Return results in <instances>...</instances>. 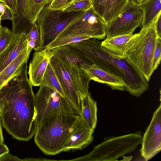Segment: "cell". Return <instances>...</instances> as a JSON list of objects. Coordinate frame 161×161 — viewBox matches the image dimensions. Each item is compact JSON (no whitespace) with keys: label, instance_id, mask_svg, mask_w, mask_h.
I'll list each match as a JSON object with an SVG mask.
<instances>
[{"label":"cell","instance_id":"cell-18","mask_svg":"<svg viewBox=\"0 0 161 161\" xmlns=\"http://www.w3.org/2000/svg\"><path fill=\"white\" fill-rule=\"evenodd\" d=\"M97 103L89 92L81 100V110L80 115L85 123L92 130L96 127L97 122Z\"/></svg>","mask_w":161,"mask_h":161},{"label":"cell","instance_id":"cell-11","mask_svg":"<svg viewBox=\"0 0 161 161\" xmlns=\"http://www.w3.org/2000/svg\"><path fill=\"white\" fill-rule=\"evenodd\" d=\"M94 132L80 115L65 143L63 151L81 150L88 146L93 141Z\"/></svg>","mask_w":161,"mask_h":161},{"label":"cell","instance_id":"cell-16","mask_svg":"<svg viewBox=\"0 0 161 161\" xmlns=\"http://www.w3.org/2000/svg\"><path fill=\"white\" fill-rule=\"evenodd\" d=\"M67 62L77 93L81 101L82 99L87 95L89 92V84L91 80L84 73L80 65L74 63Z\"/></svg>","mask_w":161,"mask_h":161},{"label":"cell","instance_id":"cell-40","mask_svg":"<svg viewBox=\"0 0 161 161\" xmlns=\"http://www.w3.org/2000/svg\"><path fill=\"white\" fill-rule=\"evenodd\" d=\"M0 2L5 4V2L4 0H0Z\"/></svg>","mask_w":161,"mask_h":161},{"label":"cell","instance_id":"cell-12","mask_svg":"<svg viewBox=\"0 0 161 161\" xmlns=\"http://www.w3.org/2000/svg\"><path fill=\"white\" fill-rule=\"evenodd\" d=\"M35 51L29 64V80L32 86H40L50 59L54 55L51 50L46 47Z\"/></svg>","mask_w":161,"mask_h":161},{"label":"cell","instance_id":"cell-1","mask_svg":"<svg viewBox=\"0 0 161 161\" xmlns=\"http://www.w3.org/2000/svg\"><path fill=\"white\" fill-rule=\"evenodd\" d=\"M27 69L26 63L21 72L0 90L2 125L13 137L25 141L32 138L37 127L35 95Z\"/></svg>","mask_w":161,"mask_h":161},{"label":"cell","instance_id":"cell-36","mask_svg":"<svg viewBox=\"0 0 161 161\" xmlns=\"http://www.w3.org/2000/svg\"><path fill=\"white\" fill-rule=\"evenodd\" d=\"M4 139L3 136L2 129V119L0 116V142H3Z\"/></svg>","mask_w":161,"mask_h":161},{"label":"cell","instance_id":"cell-5","mask_svg":"<svg viewBox=\"0 0 161 161\" xmlns=\"http://www.w3.org/2000/svg\"><path fill=\"white\" fill-rule=\"evenodd\" d=\"M83 11L65 12L51 8L48 4L41 12L36 21L40 34V49L46 47L77 18Z\"/></svg>","mask_w":161,"mask_h":161},{"label":"cell","instance_id":"cell-28","mask_svg":"<svg viewBox=\"0 0 161 161\" xmlns=\"http://www.w3.org/2000/svg\"><path fill=\"white\" fill-rule=\"evenodd\" d=\"M161 38L158 37L153 60V70L154 72L160 64L161 60Z\"/></svg>","mask_w":161,"mask_h":161},{"label":"cell","instance_id":"cell-31","mask_svg":"<svg viewBox=\"0 0 161 161\" xmlns=\"http://www.w3.org/2000/svg\"><path fill=\"white\" fill-rule=\"evenodd\" d=\"M4 0L5 2V4L8 6L13 12L14 19L16 16L17 13V0Z\"/></svg>","mask_w":161,"mask_h":161},{"label":"cell","instance_id":"cell-14","mask_svg":"<svg viewBox=\"0 0 161 161\" xmlns=\"http://www.w3.org/2000/svg\"><path fill=\"white\" fill-rule=\"evenodd\" d=\"M29 46L26 34H14L7 47L0 53V73Z\"/></svg>","mask_w":161,"mask_h":161},{"label":"cell","instance_id":"cell-9","mask_svg":"<svg viewBox=\"0 0 161 161\" xmlns=\"http://www.w3.org/2000/svg\"><path fill=\"white\" fill-rule=\"evenodd\" d=\"M50 62L61 86L65 98L75 111L80 114L81 101L77 93L67 62L54 55L50 59Z\"/></svg>","mask_w":161,"mask_h":161},{"label":"cell","instance_id":"cell-10","mask_svg":"<svg viewBox=\"0 0 161 161\" xmlns=\"http://www.w3.org/2000/svg\"><path fill=\"white\" fill-rule=\"evenodd\" d=\"M140 154L145 161L156 155L161 150V105L153 113L151 120L142 136Z\"/></svg>","mask_w":161,"mask_h":161},{"label":"cell","instance_id":"cell-35","mask_svg":"<svg viewBox=\"0 0 161 161\" xmlns=\"http://www.w3.org/2000/svg\"><path fill=\"white\" fill-rule=\"evenodd\" d=\"M9 152V150L6 145L3 142H0V157Z\"/></svg>","mask_w":161,"mask_h":161},{"label":"cell","instance_id":"cell-26","mask_svg":"<svg viewBox=\"0 0 161 161\" xmlns=\"http://www.w3.org/2000/svg\"><path fill=\"white\" fill-rule=\"evenodd\" d=\"M92 6V0H81L70 3L62 10L65 12L84 11Z\"/></svg>","mask_w":161,"mask_h":161},{"label":"cell","instance_id":"cell-37","mask_svg":"<svg viewBox=\"0 0 161 161\" xmlns=\"http://www.w3.org/2000/svg\"><path fill=\"white\" fill-rule=\"evenodd\" d=\"M6 6V5L2 3H0V14H2L3 13L5 7Z\"/></svg>","mask_w":161,"mask_h":161},{"label":"cell","instance_id":"cell-30","mask_svg":"<svg viewBox=\"0 0 161 161\" xmlns=\"http://www.w3.org/2000/svg\"><path fill=\"white\" fill-rule=\"evenodd\" d=\"M71 0H50L48 4L49 7L55 10L63 9L71 3Z\"/></svg>","mask_w":161,"mask_h":161},{"label":"cell","instance_id":"cell-20","mask_svg":"<svg viewBox=\"0 0 161 161\" xmlns=\"http://www.w3.org/2000/svg\"><path fill=\"white\" fill-rule=\"evenodd\" d=\"M161 0H145L138 4L142 14L141 28L150 25L161 13Z\"/></svg>","mask_w":161,"mask_h":161},{"label":"cell","instance_id":"cell-33","mask_svg":"<svg viewBox=\"0 0 161 161\" xmlns=\"http://www.w3.org/2000/svg\"><path fill=\"white\" fill-rule=\"evenodd\" d=\"M22 161L18 157L11 155L8 152L6 153L0 157V161Z\"/></svg>","mask_w":161,"mask_h":161},{"label":"cell","instance_id":"cell-23","mask_svg":"<svg viewBox=\"0 0 161 161\" xmlns=\"http://www.w3.org/2000/svg\"><path fill=\"white\" fill-rule=\"evenodd\" d=\"M129 0H106L103 19L107 25L122 10Z\"/></svg>","mask_w":161,"mask_h":161},{"label":"cell","instance_id":"cell-7","mask_svg":"<svg viewBox=\"0 0 161 161\" xmlns=\"http://www.w3.org/2000/svg\"><path fill=\"white\" fill-rule=\"evenodd\" d=\"M35 95L37 126L45 118L56 112L77 113L64 97L47 86H40Z\"/></svg>","mask_w":161,"mask_h":161},{"label":"cell","instance_id":"cell-21","mask_svg":"<svg viewBox=\"0 0 161 161\" xmlns=\"http://www.w3.org/2000/svg\"><path fill=\"white\" fill-rule=\"evenodd\" d=\"M50 0H28L23 16L25 21L31 27L36 23L44 7L48 4Z\"/></svg>","mask_w":161,"mask_h":161},{"label":"cell","instance_id":"cell-19","mask_svg":"<svg viewBox=\"0 0 161 161\" xmlns=\"http://www.w3.org/2000/svg\"><path fill=\"white\" fill-rule=\"evenodd\" d=\"M133 34L106 37L101 42V45L103 48L109 52L122 58H124L126 45Z\"/></svg>","mask_w":161,"mask_h":161},{"label":"cell","instance_id":"cell-13","mask_svg":"<svg viewBox=\"0 0 161 161\" xmlns=\"http://www.w3.org/2000/svg\"><path fill=\"white\" fill-rule=\"evenodd\" d=\"M80 67L91 80L105 84L113 90H124L122 80L112 73L93 64H81Z\"/></svg>","mask_w":161,"mask_h":161},{"label":"cell","instance_id":"cell-6","mask_svg":"<svg viewBox=\"0 0 161 161\" xmlns=\"http://www.w3.org/2000/svg\"><path fill=\"white\" fill-rule=\"evenodd\" d=\"M107 27L103 19L91 6L83 11L58 37H76L84 40L91 38L102 40L106 36Z\"/></svg>","mask_w":161,"mask_h":161},{"label":"cell","instance_id":"cell-15","mask_svg":"<svg viewBox=\"0 0 161 161\" xmlns=\"http://www.w3.org/2000/svg\"><path fill=\"white\" fill-rule=\"evenodd\" d=\"M32 50L29 46L0 73V90L21 72L25 65L27 63Z\"/></svg>","mask_w":161,"mask_h":161},{"label":"cell","instance_id":"cell-25","mask_svg":"<svg viewBox=\"0 0 161 161\" xmlns=\"http://www.w3.org/2000/svg\"><path fill=\"white\" fill-rule=\"evenodd\" d=\"M26 35L29 46L35 51L39 50L40 47V34L36 22L32 25Z\"/></svg>","mask_w":161,"mask_h":161},{"label":"cell","instance_id":"cell-24","mask_svg":"<svg viewBox=\"0 0 161 161\" xmlns=\"http://www.w3.org/2000/svg\"><path fill=\"white\" fill-rule=\"evenodd\" d=\"M41 85L55 91L65 98L61 86L50 62L47 68Z\"/></svg>","mask_w":161,"mask_h":161},{"label":"cell","instance_id":"cell-27","mask_svg":"<svg viewBox=\"0 0 161 161\" xmlns=\"http://www.w3.org/2000/svg\"><path fill=\"white\" fill-rule=\"evenodd\" d=\"M13 34L12 31L7 27L0 26V53L9 44Z\"/></svg>","mask_w":161,"mask_h":161},{"label":"cell","instance_id":"cell-29","mask_svg":"<svg viewBox=\"0 0 161 161\" xmlns=\"http://www.w3.org/2000/svg\"><path fill=\"white\" fill-rule=\"evenodd\" d=\"M106 0H92V6L94 11L103 19Z\"/></svg>","mask_w":161,"mask_h":161},{"label":"cell","instance_id":"cell-3","mask_svg":"<svg viewBox=\"0 0 161 161\" xmlns=\"http://www.w3.org/2000/svg\"><path fill=\"white\" fill-rule=\"evenodd\" d=\"M157 17L148 25L141 28L139 33L133 34L125 50V57L148 81L153 72V57L158 37L155 26Z\"/></svg>","mask_w":161,"mask_h":161},{"label":"cell","instance_id":"cell-38","mask_svg":"<svg viewBox=\"0 0 161 161\" xmlns=\"http://www.w3.org/2000/svg\"><path fill=\"white\" fill-rule=\"evenodd\" d=\"M132 1L134 2V3H136L137 4H140L144 1L145 0H131Z\"/></svg>","mask_w":161,"mask_h":161},{"label":"cell","instance_id":"cell-8","mask_svg":"<svg viewBox=\"0 0 161 161\" xmlns=\"http://www.w3.org/2000/svg\"><path fill=\"white\" fill-rule=\"evenodd\" d=\"M142 20L138 4L129 0L121 12L107 25L106 37L133 34L141 25Z\"/></svg>","mask_w":161,"mask_h":161},{"label":"cell","instance_id":"cell-2","mask_svg":"<svg viewBox=\"0 0 161 161\" xmlns=\"http://www.w3.org/2000/svg\"><path fill=\"white\" fill-rule=\"evenodd\" d=\"M80 114L61 111L45 118L37 126L34 141L40 149L47 155L63 151L65 143Z\"/></svg>","mask_w":161,"mask_h":161},{"label":"cell","instance_id":"cell-39","mask_svg":"<svg viewBox=\"0 0 161 161\" xmlns=\"http://www.w3.org/2000/svg\"><path fill=\"white\" fill-rule=\"evenodd\" d=\"M80 0H71L70 3L72 2H76V1H80Z\"/></svg>","mask_w":161,"mask_h":161},{"label":"cell","instance_id":"cell-17","mask_svg":"<svg viewBox=\"0 0 161 161\" xmlns=\"http://www.w3.org/2000/svg\"><path fill=\"white\" fill-rule=\"evenodd\" d=\"M51 51L54 55L68 63L75 64L80 66L81 64H93L80 51L69 45L58 47L52 49Z\"/></svg>","mask_w":161,"mask_h":161},{"label":"cell","instance_id":"cell-32","mask_svg":"<svg viewBox=\"0 0 161 161\" xmlns=\"http://www.w3.org/2000/svg\"><path fill=\"white\" fill-rule=\"evenodd\" d=\"M1 20L9 19L12 21L13 19V14L10 8L7 6L5 7L3 13L0 15Z\"/></svg>","mask_w":161,"mask_h":161},{"label":"cell","instance_id":"cell-34","mask_svg":"<svg viewBox=\"0 0 161 161\" xmlns=\"http://www.w3.org/2000/svg\"><path fill=\"white\" fill-rule=\"evenodd\" d=\"M161 13L157 18L155 22V26L157 36L161 38Z\"/></svg>","mask_w":161,"mask_h":161},{"label":"cell","instance_id":"cell-4","mask_svg":"<svg viewBox=\"0 0 161 161\" xmlns=\"http://www.w3.org/2000/svg\"><path fill=\"white\" fill-rule=\"evenodd\" d=\"M142 137L141 131L118 136L105 137L102 142L95 146L87 154L70 160L118 161L119 157L133 151L141 144Z\"/></svg>","mask_w":161,"mask_h":161},{"label":"cell","instance_id":"cell-22","mask_svg":"<svg viewBox=\"0 0 161 161\" xmlns=\"http://www.w3.org/2000/svg\"><path fill=\"white\" fill-rule=\"evenodd\" d=\"M28 0H17V13L12 21L14 34L28 33L31 28L24 18L23 14Z\"/></svg>","mask_w":161,"mask_h":161}]
</instances>
